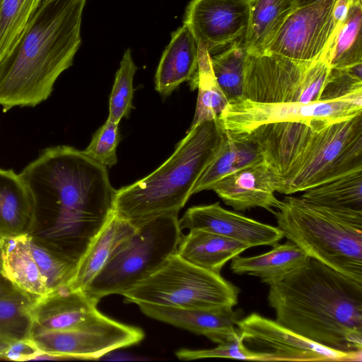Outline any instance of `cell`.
I'll use <instances>...</instances> for the list:
<instances>
[{"mask_svg":"<svg viewBox=\"0 0 362 362\" xmlns=\"http://www.w3.org/2000/svg\"><path fill=\"white\" fill-rule=\"evenodd\" d=\"M43 0H1L0 64L16 50Z\"/></svg>","mask_w":362,"mask_h":362,"instance_id":"f1b7e54d","label":"cell"},{"mask_svg":"<svg viewBox=\"0 0 362 362\" xmlns=\"http://www.w3.org/2000/svg\"><path fill=\"white\" fill-rule=\"evenodd\" d=\"M29 248L50 292L69 283L76 261L56 248L44 246L31 235Z\"/></svg>","mask_w":362,"mask_h":362,"instance_id":"1f68e13d","label":"cell"},{"mask_svg":"<svg viewBox=\"0 0 362 362\" xmlns=\"http://www.w3.org/2000/svg\"><path fill=\"white\" fill-rule=\"evenodd\" d=\"M354 1L355 0H336L334 6L333 17L337 30L345 19L349 9Z\"/></svg>","mask_w":362,"mask_h":362,"instance_id":"f35d334b","label":"cell"},{"mask_svg":"<svg viewBox=\"0 0 362 362\" xmlns=\"http://www.w3.org/2000/svg\"><path fill=\"white\" fill-rule=\"evenodd\" d=\"M8 344L0 341V354L6 348Z\"/></svg>","mask_w":362,"mask_h":362,"instance_id":"b9f144b4","label":"cell"},{"mask_svg":"<svg viewBox=\"0 0 362 362\" xmlns=\"http://www.w3.org/2000/svg\"><path fill=\"white\" fill-rule=\"evenodd\" d=\"M247 55L243 40L233 42L219 53L211 55L214 74L229 103L242 98Z\"/></svg>","mask_w":362,"mask_h":362,"instance_id":"4dcf8cb0","label":"cell"},{"mask_svg":"<svg viewBox=\"0 0 362 362\" xmlns=\"http://www.w3.org/2000/svg\"><path fill=\"white\" fill-rule=\"evenodd\" d=\"M318 0H294L296 8L306 6Z\"/></svg>","mask_w":362,"mask_h":362,"instance_id":"60d3db41","label":"cell"},{"mask_svg":"<svg viewBox=\"0 0 362 362\" xmlns=\"http://www.w3.org/2000/svg\"><path fill=\"white\" fill-rule=\"evenodd\" d=\"M239 289L220 274L195 266L176 252L122 292L125 303L190 309L233 308Z\"/></svg>","mask_w":362,"mask_h":362,"instance_id":"8992f818","label":"cell"},{"mask_svg":"<svg viewBox=\"0 0 362 362\" xmlns=\"http://www.w3.org/2000/svg\"><path fill=\"white\" fill-rule=\"evenodd\" d=\"M190 87L192 90L198 89L195 113L190 127L216 119L229 103L214 74L211 55L201 44H198V71L190 82Z\"/></svg>","mask_w":362,"mask_h":362,"instance_id":"4316f807","label":"cell"},{"mask_svg":"<svg viewBox=\"0 0 362 362\" xmlns=\"http://www.w3.org/2000/svg\"><path fill=\"white\" fill-rule=\"evenodd\" d=\"M362 113V96L310 103H257L247 99L230 102L218 115L221 127L230 134L249 132L275 122H301L315 132Z\"/></svg>","mask_w":362,"mask_h":362,"instance_id":"30bf717a","label":"cell"},{"mask_svg":"<svg viewBox=\"0 0 362 362\" xmlns=\"http://www.w3.org/2000/svg\"><path fill=\"white\" fill-rule=\"evenodd\" d=\"M198 71V44L189 28L182 25L171 39L160 59L155 75V90L166 97L182 83L192 81Z\"/></svg>","mask_w":362,"mask_h":362,"instance_id":"ffe728a7","label":"cell"},{"mask_svg":"<svg viewBox=\"0 0 362 362\" xmlns=\"http://www.w3.org/2000/svg\"><path fill=\"white\" fill-rule=\"evenodd\" d=\"M97 304L83 291L72 290L67 284L61 286L34 303L33 331L63 330L83 325L100 315Z\"/></svg>","mask_w":362,"mask_h":362,"instance_id":"ac0fdd59","label":"cell"},{"mask_svg":"<svg viewBox=\"0 0 362 362\" xmlns=\"http://www.w3.org/2000/svg\"><path fill=\"white\" fill-rule=\"evenodd\" d=\"M294 0H250L247 30L243 42L249 54H264L288 16Z\"/></svg>","mask_w":362,"mask_h":362,"instance_id":"d4e9b609","label":"cell"},{"mask_svg":"<svg viewBox=\"0 0 362 362\" xmlns=\"http://www.w3.org/2000/svg\"><path fill=\"white\" fill-rule=\"evenodd\" d=\"M276 321L309 340L346 353H362V283L308 257L269 286Z\"/></svg>","mask_w":362,"mask_h":362,"instance_id":"7a4b0ae2","label":"cell"},{"mask_svg":"<svg viewBox=\"0 0 362 362\" xmlns=\"http://www.w3.org/2000/svg\"><path fill=\"white\" fill-rule=\"evenodd\" d=\"M137 69L129 48L124 52L119 68L116 72L110 95L108 120L119 124L122 118L129 117L133 107V79Z\"/></svg>","mask_w":362,"mask_h":362,"instance_id":"d6a6232c","label":"cell"},{"mask_svg":"<svg viewBox=\"0 0 362 362\" xmlns=\"http://www.w3.org/2000/svg\"><path fill=\"white\" fill-rule=\"evenodd\" d=\"M250 247L239 241L199 229L182 235L176 253L185 261L220 274L225 264Z\"/></svg>","mask_w":362,"mask_h":362,"instance_id":"603a6c76","label":"cell"},{"mask_svg":"<svg viewBox=\"0 0 362 362\" xmlns=\"http://www.w3.org/2000/svg\"><path fill=\"white\" fill-rule=\"evenodd\" d=\"M179 226L181 230H203L239 241L250 247L273 246L284 238L277 227L225 209L219 202L188 209L179 219Z\"/></svg>","mask_w":362,"mask_h":362,"instance_id":"9a60e30c","label":"cell"},{"mask_svg":"<svg viewBox=\"0 0 362 362\" xmlns=\"http://www.w3.org/2000/svg\"><path fill=\"white\" fill-rule=\"evenodd\" d=\"M362 96V63L347 69H332L320 100Z\"/></svg>","mask_w":362,"mask_h":362,"instance_id":"e575fe53","label":"cell"},{"mask_svg":"<svg viewBox=\"0 0 362 362\" xmlns=\"http://www.w3.org/2000/svg\"><path fill=\"white\" fill-rule=\"evenodd\" d=\"M300 197L336 212L362 216V170L308 189Z\"/></svg>","mask_w":362,"mask_h":362,"instance_id":"484cf974","label":"cell"},{"mask_svg":"<svg viewBox=\"0 0 362 362\" xmlns=\"http://www.w3.org/2000/svg\"><path fill=\"white\" fill-rule=\"evenodd\" d=\"M0 272H1V252H0ZM2 273V272H1Z\"/></svg>","mask_w":362,"mask_h":362,"instance_id":"7bdbcfd3","label":"cell"},{"mask_svg":"<svg viewBox=\"0 0 362 362\" xmlns=\"http://www.w3.org/2000/svg\"><path fill=\"white\" fill-rule=\"evenodd\" d=\"M335 1L318 0L296 8L264 53L300 62H310L320 57L337 30L333 17Z\"/></svg>","mask_w":362,"mask_h":362,"instance_id":"4fadbf2b","label":"cell"},{"mask_svg":"<svg viewBox=\"0 0 362 362\" xmlns=\"http://www.w3.org/2000/svg\"><path fill=\"white\" fill-rule=\"evenodd\" d=\"M144 337L138 327L102 313L79 327L63 330H35L32 338L54 360H99L107 353L134 345Z\"/></svg>","mask_w":362,"mask_h":362,"instance_id":"8fae6325","label":"cell"},{"mask_svg":"<svg viewBox=\"0 0 362 362\" xmlns=\"http://www.w3.org/2000/svg\"><path fill=\"white\" fill-rule=\"evenodd\" d=\"M146 316L206 337L218 344L240 338L241 313L232 307L190 309L149 304L137 305Z\"/></svg>","mask_w":362,"mask_h":362,"instance_id":"e0dca14e","label":"cell"},{"mask_svg":"<svg viewBox=\"0 0 362 362\" xmlns=\"http://www.w3.org/2000/svg\"><path fill=\"white\" fill-rule=\"evenodd\" d=\"M283 236L309 257L362 283V217L286 197L274 213Z\"/></svg>","mask_w":362,"mask_h":362,"instance_id":"5b68a950","label":"cell"},{"mask_svg":"<svg viewBox=\"0 0 362 362\" xmlns=\"http://www.w3.org/2000/svg\"><path fill=\"white\" fill-rule=\"evenodd\" d=\"M15 289L13 284L0 272V296L6 295Z\"/></svg>","mask_w":362,"mask_h":362,"instance_id":"ab89813d","label":"cell"},{"mask_svg":"<svg viewBox=\"0 0 362 362\" xmlns=\"http://www.w3.org/2000/svg\"><path fill=\"white\" fill-rule=\"evenodd\" d=\"M37 213L48 212L45 235L78 261L114 212L116 194L106 166L59 145L42 150L21 172Z\"/></svg>","mask_w":362,"mask_h":362,"instance_id":"6da1fadb","label":"cell"},{"mask_svg":"<svg viewBox=\"0 0 362 362\" xmlns=\"http://www.w3.org/2000/svg\"><path fill=\"white\" fill-rule=\"evenodd\" d=\"M37 223L31 193L20 174L0 168V236L30 233Z\"/></svg>","mask_w":362,"mask_h":362,"instance_id":"7402d4cb","label":"cell"},{"mask_svg":"<svg viewBox=\"0 0 362 362\" xmlns=\"http://www.w3.org/2000/svg\"><path fill=\"white\" fill-rule=\"evenodd\" d=\"M265 253L232 259L231 271L236 274H248L259 277L262 283L272 285L282 281L287 275L300 267L309 257L291 240L279 243Z\"/></svg>","mask_w":362,"mask_h":362,"instance_id":"cb8c5ba5","label":"cell"},{"mask_svg":"<svg viewBox=\"0 0 362 362\" xmlns=\"http://www.w3.org/2000/svg\"><path fill=\"white\" fill-rule=\"evenodd\" d=\"M224 134L217 119L190 127L160 167L116 190L114 212L135 226L158 216L178 214Z\"/></svg>","mask_w":362,"mask_h":362,"instance_id":"277c9868","label":"cell"},{"mask_svg":"<svg viewBox=\"0 0 362 362\" xmlns=\"http://www.w3.org/2000/svg\"><path fill=\"white\" fill-rule=\"evenodd\" d=\"M237 327L244 346L264 361H361L362 353L327 348L256 313L240 320Z\"/></svg>","mask_w":362,"mask_h":362,"instance_id":"7c38bea8","label":"cell"},{"mask_svg":"<svg viewBox=\"0 0 362 362\" xmlns=\"http://www.w3.org/2000/svg\"><path fill=\"white\" fill-rule=\"evenodd\" d=\"M238 170L236 143L225 131L223 138L200 177L194 184L192 195L211 188L224 177Z\"/></svg>","mask_w":362,"mask_h":362,"instance_id":"836d02e7","label":"cell"},{"mask_svg":"<svg viewBox=\"0 0 362 362\" xmlns=\"http://www.w3.org/2000/svg\"><path fill=\"white\" fill-rule=\"evenodd\" d=\"M249 13L250 0H191L183 24L211 55L243 39Z\"/></svg>","mask_w":362,"mask_h":362,"instance_id":"5bb4252c","label":"cell"},{"mask_svg":"<svg viewBox=\"0 0 362 362\" xmlns=\"http://www.w3.org/2000/svg\"><path fill=\"white\" fill-rule=\"evenodd\" d=\"M119 141L118 124L107 119L95 132L90 143L83 151L96 162L111 168L117 163V147Z\"/></svg>","mask_w":362,"mask_h":362,"instance_id":"d590c367","label":"cell"},{"mask_svg":"<svg viewBox=\"0 0 362 362\" xmlns=\"http://www.w3.org/2000/svg\"><path fill=\"white\" fill-rule=\"evenodd\" d=\"M361 25L362 0H355L329 45L332 69H347L362 63Z\"/></svg>","mask_w":362,"mask_h":362,"instance_id":"83f0119b","label":"cell"},{"mask_svg":"<svg viewBox=\"0 0 362 362\" xmlns=\"http://www.w3.org/2000/svg\"><path fill=\"white\" fill-rule=\"evenodd\" d=\"M35 301L16 288L0 296V341L11 344L30 337L33 329Z\"/></svg>","mask_w":362,"mask_h":362,"instance_id":"f546056e","label":"cell"},{"mask_svg":"<svg viewBox=\"0 0 362 362\" xmlns=\"http://www.w3.org/2000/svg\"><path fill=\"white\" fill-rule=\"evenodd\" d=\"M176 356L183 361L206 358H226L247 361H264L263 356L248 350L243 344L241 338L220 344L209 349L192 350L181 349L175 352Z\"/></svg>","mask_w":362,"mask_h":362,"instance_id":"8d00e7d4","label":"cell"},{"mask_svg":"<svg viewBox=\"0 0 362 362\" xmlns=\"http://www.w3.org/2000/svg\"><path fill=\"white\" fill-rule=\"evenodd\" d=\"M136 227L115 212L100 229L76 262L67 286L83 291L134 235Z\"/></svg>","mask_w":362,"mask_h":362,"instance_id":"d6986e66","label":"cell"},{"mask_svg":"<svg viewBox=\"0 0 362 362\" xmlns=\"http://www.w3.org/2000/svg\"><path fill=\"white\" fill-rule=\"evenodd\" d=\"M42 353L36 342L30 337L24 338L8 344L0 354V360L13 361H35Z\"/></svg>","mask_w":362,"mask_h":362,"instance_id":"74e56055","label":"cell"},{"mask_svg":"<svg viewBox=\"0 0 362 362\" xmlns=\"http://www.w3.org/2000/svg\"><path fill=\"white\" fill-rule=\"evenodd\" d=\"M329 47L310 62L272 53H247L242 98L257 103L320 100L331 70Z\"/></svg>","mask_w":362,"mask_h":362,"instance_id":"9c48e42d","label":"cell"},{"mask_svg":"<svg viewBox=\"0 0 362 362\" xmlns=\"http://www.w3.org/2000/svg\"><path fill=\"white\" fill-rule=\"evenodd\" d=\"M86 0H43L14 52L0 64V105L35 107L51 95L81 44Z\"/></svg>","mask_w":362,"mask_h":362,"instance_id":"3957f363","label":"cell"},{"mask_svg":"<svg viewBox=\"0 0 362 362\" xmlns=\"http://www.w3.org/2000/svg\"><path fill=\"white\" fill-rule=\"evenodd\" d=\"M134 235L83 291L96 302L120 295L156 271L177 252L182 235L178 214H165L136 226Z\"/></svg>","mask_w":362,"mask_h":362,"instance_id":"52a82bcc","label":"cell"},{"mask_svg":"<svg viewBox=\"0 0 362 362\" xmlns=\"http://www.w3.org/2000/svg\"><path fill=\"white\" fill-rule=\"evenodd\" d=\"M279 184V178L262 160L231 173L211 190L235 211L260 207L274 214L281 205L274 195Z\"/></svg>","mask_w":362,"mask_h":362,"instance_id":"2e32d148","label":"cell"},{"mask_svg":"<svg viewBox=\"0 0 362 362\" xmlns=\"http://www.w3.org/2000/svg\"><path fill=\"white\" fill-rule=\"evenodd\" d=\"M361 170L362 113L315 132L276 192L291 195Z\"/></svg>","mask_w":362,"mask_h":362,"instance_id":"ba28073f","label":"cell"},{"mask_svg":"<svg viewBox=\"0 0 362 362\" xmlns=\"http://www.w3.org/2000/svg\"><path fill=\"white\" fill-rule=\"evenodd\" d=\"M30 236H0L1 272L16 288L37 302L50 291L30 252Z\"/></svg>","mask_w":362,"mask_h":362,"instance_id":"44dd1931","label":"cell"}]
</instances>
